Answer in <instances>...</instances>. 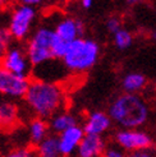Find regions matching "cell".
Segmentation results:
<instances>
[{
  "label": "cell",
  "mask_w": 156,
  "mask_h": 157,
  "mask_svg": "<svg viewBox=\"0 0 156 157\" xmlns=\"http://www.w3.org/2000/svg\"><path fill=\"white\" fill-rule=\"evenodd\" d=\"M48 121H49L50 132H53V134H57V136L65 132L67 129L74 127V125L80 124L78 116L71 111H68V110H63V111L55 114Z\"/></svg>",
  "instance_id": "cell-14"
},
{
  "label": "cell",
  "mask_w": 156,
  "mask_h": 157,
  "mask_svg": "<svg viewBox=\"0 0 156 157\" xmlns=\"http://www.w3.org/2000/svg\"><path fill=\"white\" fill-rule=\"evenodd\" d=\"M151 37L154 38V40L156 41V27H155V29L152 31V33H151Z\"/></svg>",
  "instance_id": "cell-28"
},
{
  "label": "cell",
  "mask_w": 156,
  "mask_h": 157,
  "mask_svg": "<svg viewBox=\"0 0 156 157\" xmlns=\"http://www.w3.org/2000/svg\"><path fill=\"white\" fill-rule=\"evenodd\" d=\"M86 136L84 129L81 124L74 125V127L67 129L65 132L60 133L58 136L59 138V146H60V151L63 153L64 157H68L77 152L78 147H80L83 137Z\"/></svg>",
  "instance_id": "cell-11"
},
{
  "label": "cell",
  "mask_w": 156,
  "mask_h": 157,
  "mask_svg": "<svg viewBox=\"0 0 156 157\" xmlns=\"http://www.w3.org/2000/svg\"><path fill=\"white\" fill-rule=\"evenodd\" d=\"M54 26L45 23L38 26L26 41V51L32 68L41 67L46 63L57 60L53 52Z\"/></svg>",
  "instance_id": "cell-4"
},
{
  "label": "cell",
  "mask_w": 156,
  "mask_h": 157,
  "mask_svg": "<svg viewBox=\"0 0 156 157\" xmlns=\"http://www.w3.org/2000/svg\"><path fill=\"white\" fill-rule=\"evenodd\" d=\"M113 124L114 123L107 111L95 110V111H91L86 116L82 127L84 129L86 134L103 137L113 128Z\"/></svg>",
  "instance_id": "cell-10"
},
{
  "label": "cell",
  "mask_w": 156,
  "mask_h": 157,
  "mask_svg": "<svg viewBox=\"0 0 156 157\" xmlns=\"http://www.w3.org/2000/svg\"><path fill=\"white\" fill-rule=\"evenodd\" d=\"M84 23L74 15H61L54 25L53 52L57 60H61L67 52L68 46L77 38L83 37Z\"/></svg>",
  "instance_id": "cell-5"
},
{
  "label": "cell",
  "mask_w": 156,
  "mask_h": 157,
  "mask_svg": "<svg viewBox=\"0 0 156 157\" xmlns=\"http://www.w3.org/2000/svg\"><path fill=\"white\" fill-rule=\"evenodd\" d=\"M37 19V8L17 4L8 15L6 28L14 41H27L32 35Z\"/></svg>",
  "instance_id": "cell-6"
},
{
  "label": "cell",
  "mask_w": 156,
  "mask_h": 157,
  "mask_svg": "<svg viewBox=\"0 0 156 157\" xmlns=\"http://www.w3.org/2000/svg\"><path fill=\"white\" fill-rule=\"evenodd\" d=\"M127 157H156V153L152 151V148H150V150L129 152V153H127Z\"/></svg>",
  "instance_id": "cell-23"
},
{
  "label": "cell",
  "mask_w": 156,
  "mask_h": 157,
  "mask_svg": "<svg viewBox=\"0 0 156 157\" xmlns=\"http://www.w3.org/2000/svg\"><path fill=\"white\" fill-rule=\"evenodd\" d=\"M5 4H6V0H0V10L5 6Z\"/></svg>",
  "instance_id": "cell-27"
},
{
  "label": "cell",
  "mask_w": 156,
  "mask_h": 157,
  "mask_svg": "<svg viewBox=\"0 0 156 157\" xmlns=\"http://www.w3.org/2000/svg\"><path fill=\"white\" fill-rule=\"evenodd\" d=\"M51 2H58V3H60V2H64V0H51Z\"/></svg>",
  "instance_id": "cell-29"
},
{
  "label": "cell",
  "mask_w": 156,
  "mask_h": 157,
  "mask_svg": "<svg viewBox=\"0 0 156 157\" xmlns=\"http://www.w3.org/2000/svg\"><path fill=\"white\" fill-rule=\"evenodd\" d=\"M106 148L103 137L86 134L77 150L78 157H101Z\"/></svg>",
  "instance_id": "cell-13"
},
{
  "label": "cell",
  "mask_w": 156,
  "mask_h": 157,
  "mask_svg": "<svg viewBox=\"0 0 156 157\" xmlns=\"http://www.w3.org/2000/svg\"><path fill=\"white\" fill-rule=\"evenodd\" d=\"M28 77L17 75L0 64V96L10 100L25 98L29 87Z\"/></svg>",
  "instance_id": "cell-8"
},
{
  "label": "cell",
  "mask_w": 156,
  "mask_h": 157,
  "mask_svg": "<svg viewBox=\"0 0 156 157\" xmlns=\"http://www.w3.org/2000/svg\"><path fill=\"white\" fill-rule=\"evenodd\" d=\"M101 55L100 44L90 37H80L68 46L61 59L68 73L83 74L97 64Z\"/></svg>",
  "instance_id": "cell-3"
},
{
  "label": "cell",
  "mask_w": 156,
  "mask_h": 157,
  "mask_svg": "<svg viewBox=\"0 0 156 157\" xmlns=\"http://www.w3.org/2000/svg\"><path fill=\"white\" fill-rule=\"evenodd\" d=\"M35 153L36 157H64L57 134H49L41 143L35 146Z\"/></svg>",
  "instance_id": "cell-17"
},
{
  "label": "cell",
  "mask_w": 156,
  "mask_h": 157,
  "mask_svg": "<svg viewBox=\"0 0 156 157\" xmlns=\"http://www.w3.org/2000/svg\"><path fill=\"white\" fill-rule=\"evenodd\" d=\"M80 4L84 10H88L93 5V0H80Z\"/></svg>",
  "instance_id": "cell-25"
},
{
  "label": "cell",
  "mask_w": 156,
  "mask_h": 157,
  "mask_svg": "<svg viewBox=\"0 0 156 157\" xmlns=\"http://www.w3.org/2000/svg\"><path fill=\"white\" fill-rule=\"evenodd\" d=\"M101 157H127V153L124 150H122L120 147L115 144V146L106 147Z\"/></svg>",
  "instance_id": "cell-22"
},
{
  "label": "cell",
  "mask_w": 156,
  "mask_h": 157,
  "mask_svg": "<svg viewBox=\"0 0 156 157\" xmlns=\"http://www.w3.org/2000/svg\"><path fill=\"white\" fill-rule=\"evenodd\" d=\"M107 113L120 129H138L149 120L150 106L138 93L123 92L111 101Z\"/></svg>",
  "instance_id": "cell-2"
},
{
  "label": "cell",
  "mask_w": 156,
  "mask_h": 157,
  "mask_svg": "<svg viewBox=\"0 0 156 157\" xmlns=\"http://www.w3.org/2000/svg\"><path fill=\"white\" fill-rule=\"evenodd\" d=\"M46 0H18V4H23V5H28V6H33V8H38L45 4Z\"/></svg>",
  "instance_id": "cell-24"
},
{
  "label": "cell",
  "mask_w": 156,
  "mask_h": 157,
  "mask_svg": "<svg viewBox=\"0 0 156 157\" xmlns=\"http://www.w3.org/2000/svg\"><path fill=\"white\" fill-rule=\"evenodd\" d=\"M49 134H50V127H49V121L46 119L33 117L32 120H29L27 125V136L29 142L33 146L41 143Z\"/></svg>",
  "instance_id": "cell-15"
},
{
  "label": "cell",
  "mask_w": 156,
  "mask_h": 157,
  "mask_svg": "<svg viewBox=\"0 0 156 157\" xmlns=\"http://www.w3.org/2000/svg\"><path fill=\"white\" fill-rule=\"evenodd\" d=\"M19 121V107L14 100L0 96V129L10 130Z\"/></svg>",
  "instance_id": "cell-12"
},
{
  "label": "cell",
  "mask_w": 156,
  "mask_h": 157,
  "mask_svg": "<svg viewBox=\"0 0 156 157\" xmlns=\"http://www.w3.org/2000/svg\"><path fill=\"white\" fill-rule=\"evenodd\" d=\"M147 86V78L139 72H129L124 74L120 81V87L126 93H139Z\"/></svg>",
  "instance_id": "cell-16"
},
{
  "label": "cell",
  "mask_w": 156,
  "mask_h": 157,
  "mask_svg": "<svg viewBox=\"0 0 156 157\" xmlns=\"http://www.w3.org/2000/svg\"><path fill=\"white\" fill-rule=\"evenodd\" d=\"M113 44L120 51L128 50L133 45V33L129 29L122 27L119 31H116L113 35Z\"/></svg>",
  "instance_id": "cell-18"
},
{
  "label": "cell",
  "mask_w": 156,
  "mask_h": 157,
  "mask_svg": "<svg viewBox=\"0 0 156 157\" xmlns=\"http://www.w3.org/2000/svg\"><path fill=\"white\" fill-rule=\"evenodd\" d=\"M2 65L14 74L21 77H28V78L31 75V72L33 70L32 64H31V61L28 59L26 48L18 44L12 45V48L5 55Z\"/></svg>",
  "instance_id": "cell-9"
},
{
  "label": "cell",
  "mask_w": 156,
  "mask_h": 157,
  "mask_svg": "<svg viewBox=\"0 0 156 157\" xmlns=\"http://www.w3.org/2000/svg\"><path fill=\"white\" fill-rule=\"evenodd\" d=\"M143 0H126V3H127V5H131V6H135V5H137V4H139V3H142Z\"/></svg>",
  "instance_id": "cell-26"
},
{
  "label": "cell",
  "mask_w": 156,
  "mask_h": 157,
  "mask_svg": "<svg viewBox=\"0 0 156 157\" xmlns=\"http://www.w3.org/2000/svg\"><path fill=\"white\" fill-rule=\"evenodd\" d=\"M13 37L10 36L9 31H8L6 26L0 25V64L3 63L6 52L9 51V49L13 45Z\"/></svg>",
  "instance_id": "cell-19"
},
{
  "label": "cell",
  "mask_w": 156,
  "mask_h": 157,
  "mask_svg": "<svg viewBox=\"0 0 156 157\" xmlns=\"http://www.w3.org/2000/svg\"><path fill=\"white\" fill-rule=\"evenodd\" d=\"M27 109L35 117L49 120L55 114L65 110L67 93L58 82L31 79L29 87L25 96Z\"/></svg>",
  "instance_id": "cell-1"
},
{
  "label": "cell",
  "mask_w": 156,
  "mask_h": 157,
  "mask_svg": "<svg viewBox=\"0 0 156 157\" xmlns=\"http://www.w3.org/2000/svg\"><path fill=\"white\" fill-rule=\"evenodd\" d=\"M105 27L106 29L110 32L111 35H114L116 31H119L122 28V21L119 17H116V15H111V17H109L105 22Z\"/></svg>",
  "instance_id": "cell-21"
},
{
  "label": "cell",
  "mask_w": 156,
  "mask_h": 157,
  "mask_svg": "<svg viewBox=\"0 0 156 157\" xmlns=\"http://www.w3.org/2000/svg\"><path fill=\"white\" fill-rule=\"evenodd\" d=\"M115 144L126 152H136L150 150L154 144V138L149 132L138 129H119L114 136Z\"/></svg>",
  "instance_id": "cell-7"
},
{
  "label": "cell",
  "mask_w": 156,
  "mask_h": 157,
  "mask_svg": "<svg viewBox=\"0 0 156 157\" xmlns=\"http://www.w3.org/2000/svg\"><path fill=\"white\" fill-rule=\"evenodd\" d=\"M4 157H36L35 148L31 147H18L9 151Z\"/></svg>",
  "instance_id": "cell-20"
}]
</instances>
